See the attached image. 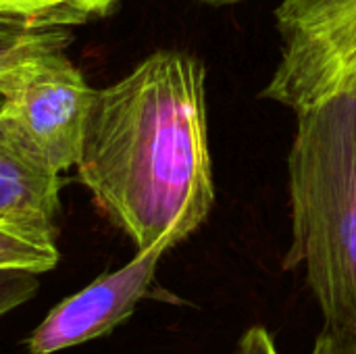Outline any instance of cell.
I'll return each instance as SVG.
<instances>
[{
    "instance_id": "6da1fadb",
    "label": "cell",
    "mask_w": 356,
    "mask_h": 354,
    "mask_svg": "<svg viewBox=\"0 0 356 354\" xmlns=\"http://www.w3.org/2000/svg\"><path fill=\"white\" fill-rule=\"evenodd\" d=\"M204 81L198 56L159 50L94 94L77 177L138 252L173 250L215 207Z\"/></svg>"
},
{
    "instance_id": "7a4b0ae2",
    "label": "cell",
    "mask_w": 356,
    "mask_h": 354,
    "mask_svg": "<svg viewBox=\"0 0 356 354\" xmlns=\"http://www.w3.org/2000/svg\"><path fill=\"white\" fill-rule=\"evenodd\" d=\"M292 242L323 328L356 334V94L296 115L288 152Z\"/></svg>"
},
{
    "instance_id": "3957f363",
    "label": "cell",
    "mask_w": 356,
    "mask_h": 354,
    "mask_svg": "<svg viewBox=\"0 0 356 354\" xmlns=\"http://www.w3.org/2000/svg\"><path fill=\"white\" fill-rule=\"evenodd\" d=\"M280 63L261 98L294 115L356 94V0H282Z\"/></svg>"
},
{
    "instance_id": "277c9868",
    "label": "cell",
    "mask_w": 356,
    "mask_h": 354,
    "mask_svg": "<svg viewBox=\"0 0 356 354\" xmlns=\"http://www.w3.org/2000/svg\"><path fill=\"white\" fill-rule=\"evenodd\" d=\"M96 88L65 48L40 50L0 69V113L56 173L75 167Z\"/></svg>"
},
{
    "instance_id": "5b68a950",
    "label": "cell",
    "mask_w": 356,
    "mask_h": 354,
    "mask_svg": "<svg viewBox=\"0 0 356 354\" xmlns=\"http://www.w3.org/2000/svg\"><path fill=\"white\" fill-rule=\"evenodd\" d=\"M169 250L167 244L140 250L121 269L96 277L83 290L60 300L25 340L27 353L54 354L115 332L148 298L156 267Z\"/></svg>"
},
{
    "instance_id": "8992f818",
    "label": "cell",
    "mask_w": 356,
    "mask_h": 354,
    "mask_svg": "<svg viewBox=\"0 0 356 354\" xmlns=\"http://www.w3.org/2000/svg\"><path fill=\"white\" fill-rule=\"evenodd\" d=\"M58 175L0 113V223L40 242L56 244Z\"/></svg>"
},
{
    "instance_id": "52a82bcc",
    "label": "cell",
    "mask_w": 356,
    "mask_h": 354,
    "mask_svg": "<svg viewBox=\"0 0 356 354\" xmlns=\"http://www.w3.org/2000/svg\"><path fill=\"white\" fill-rule=\"evenodd\" d=\"M121 0H0V21L27 27H75L102 19Z\"/></svg>"
},
{
    "instance_id": "ba28073f",
    "label": "cell",
    "mask_w": 356,
    "mask_h": 354,
    "mask_svg": "<svg viewBox=\"0 0 356 354\" xmlns=\"http://www.w3.org/2000/svg\"><path fill=\"white\" fill-rule=\"evenodd\" d=\"M71 40L69 27H27L0 21V69L40 50L67 48Z\"/></svg>"
},
{
    "instance_id": "9c48e42d",
    "label": "cell",
    "mask_w": 356,
    "mask_h": 354,
    "mask_svg": "<svg viewBox=\"0 0 356 354\" xmlns=\"http://www.w3.org/2000/svg\"><path fill=\"white\" fill-rule=\"evenodd\" d=\"M58 259L56 244L40 242L0 223V269H27L40 275L52 271Z\"/></svg>"
},
{
    "instance_id": "30bf717a",
    "label": "cell",
    "mask_w": 356,
    "mask_h": 354,
    "mask_svg": "<svg viewBox=\"0 0 356 354\" xmlns=\"http://www.w3.org/2000/svg\"><path fill=\"white\" fill-rule=\"evenodd\" d=\"M38 290V273L27 269H0V317L31 300Z\"/></svg>"
},
{
    "instance_id": "8fae6325",
    "label": "cell",
    "mask_w": 356,
    "mask_h": 354,
    "mask_svg": "<svg viewBox=\"0 0 356 354\" xmlns=\"http://www.w3.org/2000/svg\"><path fill=\"white\" fill-rule=\"evenodd\" d=\"M309 354H356V334L323 328Z\"/></svg>"
},
{
    "instance_id": "7c38bea8",
    "label": "cell",
    "mask_w": 356,
    "mask_h": 354,
    "mask_svg": "<svg viewBox=\"0 0 356 354\" xmlns=\"http://www.w3.org/2000/svg\"><path fill=\"white\" fill-rule=\"evenodd\" d=\"M236 353L238 354H282L277 344H275V338L273 334L263 328V325H252L248 328L242 338L238 340V346H236Z\"/></svg>"
},
{
    "instance_id": "4fadbf2b",
    "label": "cell",
    "mask_w": 356,
    "mask_h": 354,
    "mask_svg": "<svg viewBox=\"0 0 356 354\" xmlns=\"http://www.w3.org/2000/svg\"><path fill=\"white\" fill-rule=\"evenodd\" d=\"M200 2H207V4H236V2H242V0H200Z\"/></svg>"
},
{
    "instance_id": "5bb4252c",
    "label": "cell",
    "mask_w": 356,
    "mask_h": 354,
    "mask_svg": "<svg viewBox=\"0 0 356 354\" xmlns=\"http://www.w3.org/2000/svg\"><path fill=\"white\" fill-rule=\"evenodd\" d=\"M232 354H238V353H236V351H234V353H232Z\"/></svg>"
}]
</instances>
